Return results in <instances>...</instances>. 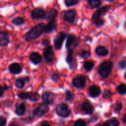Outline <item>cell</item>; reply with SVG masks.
<instances>
[{"label":"cell","instance_id":"obj_1","mask_svg":"<svg viewBox=\"0 0 126 126\" xmlns=\"http://www.w3.org/2000/svg\"><path fill=\"white\" fill-rule=\"evenodd\" d=\"M45 24L40 23L28 31L25 35V40L27 41H31L38 38L44 32Z\"/></svg>","mask_w":126,"mask_h":126},{"label":"cell","instance_id":"obj_2","mask_svg":"<svg viewBox=\"0 0 126 126\" xmlns=\"http://www.w3.org/2000/svg\"><path fill=\"white\" fill-rule=\"evenodd\" d=\"M113 67V63L110 61H104L100 65L98 69V72L102 78L107 79L111 72Z\"/></svg>","mask_w":126,"mask_h":126},{"label":"cell","instance_id":"obj_3","mask_svg":"<svg viewBox=\"0 0 126 126\" xmlns=\"http://www.w3.org/2000/svg\"><path fill=\"white\" fill-rule=\"evenodd\" d=\"M57 113L59 116H61L62 117H67L70 115L71 111L69 109L68 106L66 104L60 103L57 107Z\"/></svg>","mask_w":126,"mask_h":126},{"label":"cell","instance_id":"obj_4","mask_svg":"<svg viewBox=\"0 0 126 126\" xmlns=\"http://www.w3.org/2000/svg\"><path fill=\"white\" fill-rule=\"evenodd\" d=\"M86 83V78L84 75H79L73 80L72 84L74 86L78 88H82L85 86Z\"/></svg>","mask_w":126,"mask_h":126},{"label":"cell","instance_id":"obj_5","mask_svg":"<svg viewBox=\"0 0 126 126\" xmlns=\"http://www.w3.org/2000/svg\"><path fill=\"white\" fill-rule=\"evenodd\" d=\"M66 37V35L64 32H60L59 33H58V35L56 36L55 40H54V46H55V49H61L63 42Z\"/></svg>","mask_w":126,"mask_h":126},{"label":"cell","instance_id":"obj_6","mask_svg":"<svg viewBox=\"0 0 126 126\" xmlns=\"http://www.w3.org/2000/svg\"><path fill=\"white\" fill-rule=\"evenodd\" d=\"M110 6H105L101 7V8L98 9L97 10L94 14L93 16H92V21H95V20L97 19L102 18L101 17L104 16V15L108 12V10L110 9Z\"/></svg>","mask_w":126,"mask_h":126},{"label":"cell","instance_id":"obj_7","mask_svg":"<svg viewBox=\"0 0 126 126\" xmlns=\"http://www.w3.org/2000/svg\"><path fill=\"white\" fill-rule=\"evenodd\" d=\"M44 57L46 61L47 62H52L54 59V54L53 51L52 47L51 46H47L44 49Z\"/></svg>","mask_w":126,"mask_h":126},{"label":"cell","instance_id":"obj_8","mask_svg":"<svg viewBox=\"0 0 126 126\" xmlns=\"http://www.w3.org/2000/svg\"><path fill=\"white\" fill-rule=\"evenodd\" d=\"M48 111H49V107H48L47 105L43 104V105H41L40 106H38L34 110L33 114H34V116H37V117H41V116H44L46 113H47Z\"/></svg>","mask_w":126,"mask_h":126},{"label":"cell","instance_id":"obj_9","mask_svg":"<svg viewBox=\"0 0 126 126\" xmlns=\"http://www.w3.org/2000/svg\"><path fill=\"white\" fill-rule=\"evenodd\" d=\"M63 20L70 23H73L75 20V12L73 10L66 11L63 13Z\"/></svg>","mask_w":126,"mask_h":126},{"label":"cell","instance_id":"obj_10","mask_svg":"<svg viewBox=\"0 0 126 126\" xmlns=\"http://www.w3.org/2000/svg\"><path fill=\"white\" fill-rule=\"evenodd\" d=\"M43 104L46 105H52L54 101V95L51 92H45L42 96Z\"/></svg>","mask_w":126,"mask_h":126},{"label":"cell","instance_id":"obj_11","mask_svg":"<svg viewBox=\"0 0 126 126\" xmlns=\"http://www.w3.org/2000/svg\"><path fill=\"white\" fill-rule=\"evenodd\" d=\"M79 43V38H76L75 36L73 35H69L68 36L67 40H66V48L67 49H69V48H70V46L73 44H75V46H78Z\"/></svg>","mask_w":126,"mask_h":126},{"label":"cell","instance_id":"obj_12","mask_svg":"<svg viewBox=\"0 0 126 126\" xmlns=\"http://www.w3.org/2000/svg\"><path fill=\"white\" fill-rule=\"evenodd\" d=\"M46 12L43 9L41 8H35L32 11L31 16L33 19H39L43 18Z\"/></svg>","mask_w":126,"mask_h":126},{"label":"cell","instance_id":"obj_13","mask_svg":"<svg viewBox=\"0 0 126 126\" xmlns=\"http://www.w3.org/2000/svg\"><path fill=\"white\" fill-rule=\"evenodd\" d=\"M82 111L86 114H91L94 111V106L89 101H85L81 106Z\"/></svg>","mask_w":126,"mask_h":126},{"label":"cell","instance_id":"obj_14","mask_svg":"<svg viewBox=\"0 0 126 126\" xmlns=\"http://www.w3.org/2000/svg\"><path fill=\"white\" fill-rule=\"evenodd\" d=\"M9 43V38L7 32L0 31V46H7Z\"/></svg>","mask_w":126,"mask_h":126},{"label":"cell","instance_id":"obj_15","mask_svg":"<svg viewBox=\"0 0 126 126\" xmlns=\"http://www.w3.org/2000/svg\"><path fill=\"white\" fill-rule=\"evenodd\" d=\"M58 15V11L55 9H51L49 10L45 14L44 17L43 18L45 20H47V21H52V20L55 19V17L57 16Z\"/></svg>","mask_w":126,"mask_h":126},{"label":"cell","instance_id":"obj_16","mask_svg":"<svg viewBox=\"0 0 126 126\" xmlns=\"http://www.w3.org/2000/svg\"><path fill=\"white\" fill-rule=\"evenodd\" d=\"M89 93L91 97L96 98L100 95L101 90L98 86L93 85V86H90L89 88Z\"/></svg>","mask_w":126,"mask_h":126},{"label":"cell","instance_id":"obj_17","mask_svg":"<svg viewBox=\"0 0 126 126\" xmlns=\"http://www.w3.org/2000/svg\"><path fill=\"white\" fill-rule=\"evenodd\" d=\"M56 21L55 19L50 21L47 25H46L44 29V33H50L56 28Z\"/></svg>","mask_w":126,"mask_h":126},{"label":"cell","instance_id":"obj_18","mask_svg":"<svg viewBox=\"0 0 126 126\" xmlns=\"http://www.w3.org/2000/svg\"><path fill=\"white\" fill-rule=\"evenodd\" d=\"M9 70L10 72L14 74H18L22 72V69L20 65L18 63H12L9 67Z\"/></svg>","mask_w":126,"mask_h":126},{"label":"cell","instance_id":"obj_19","mask_svg":"<svg viewBox=\"0 0 126 126\" xmlns=\"http://www.w3.org/2000/svg\"><path fill=\"white\" fill-rule=\"evenodd\" d=\"M30 59L31 61L34 64H38L41 63L42 61V57L40 54L38 53L34 52L31 54L30 56Z\"/></svg>","mask_w":126,"mask_h":126},{"label":"cell","instance_id":"obj_20","mask_svg":"<svg viewBox=\"0 0 126 126\" xmlns=\"http://www.w3.org/2000/svg\"><path fill=\"white\" fill-rule=\"evenodd\" d=\"M95 53L99 56H105L108 55V50L103 46H98L95 49Z\"/></svg>","mask_w":126,"mask_h":126},{"label":"cell","instance_id":"obj_21","mask_svg":"<svg viewBox=\"0 0 126 126\" xmlns=\"http://www.w3.org/2000/svg\"><path fill=\"white\" fill-rule=\"evenodd\" d=\"M26 111V106L24 103H21L17 106L16 109V113L18 116H22L25 114Z\"/></svg>","mask_w":126,"mask_h":126},{"label":"cell","instance_id":"obj_22","mask_svg":"<svg viewBox=\"0 0 126 126\" xmlns=\"http://www.w3.org/2000/svg\"><path fill=\"white\" fill-rule=\"evenodd\" d=\"M87 1L90 7L94 9L98 8L102 4L101 0H87Z\"/></svg>","mask_w":126,"mask_h":126},{"label":"cell","instance_id":"obj_23","mask_svg":"<svg viewBox=\"0 0 126 126\" xmlns=\"http://www.w3.org/2000/svg\"><path fill=\"white\" fill-rule=\"evenodd\" d=\"M119 124L118 120L116 119L115 118H113L108 120L103 125H101L100 126H119Z\"/></svg>","mask_w":126,"mask_h":126},{"label":"cell","instance_id":"obj_24","mask_svg":"<svg viewBox=\"0 0 126 126\" xmlns=\"http://www.w3.org/2000/svg\"><path fill=\"white\" fill-rule=\"evenodd\" d=\"M68 49V54L67 56H66V62L69 64L70 67H71L73 64V51L70 48Z\"/></svg>","mask_w":126,"mask_h":126},{"label":"cell","instance_id":"obj_25","mask_svg":"<svg viewBox=\"0 0 126 126\" xmlns=\"http://www.w3.org/2000/svg\"><path fill=\"white\" fill-rule=\"evenodd\" d=\"M25 84V81L24 79L20 78V79H18L17 80H16V86L18 88H22L24 87Z\"/></svg>","mask_w":126,"mask_h":126},{"label":"cell","instance_id":"obj_26","mask_svg":"<svg viewBox=\"0 0 126 126\" xmlns=\"http://www.w3.org/2000/svg\"><path fill=\"white\" fill-rule=\"evenodd\" d=\"M94 66V63L91 61H87L84 64V67L87 71H91Z\"/></svg>","mask_w":126,"mask_h":126},{"label":"cell","instance_id":"obj_27","mask_svg":"<svg viewBox=\"0 0 126 126\" xmlns=\"http://www.w3.org/2000/svg\"><path fill=\"white\" fill-rule=\"evenodd\" d=\"M39 95L38 93H36L30 92L28 100L32 101H36L39 100Z\"/></svg>","mask_w":126,"mask_h":126},{"label":"cell","instance_id":"obj_28","mask_svg":"<svg viewBox=\"0 0 126 126\" xmlns=\"http://www.w3.org/2000/svg\"><path fill=\"white\" fill-rule=\"evenodd\" d=\"M117 90L120 95H124L126 93V85L121 84V85H119L117 88Z\"/></svg>","mask_w":126,"mask_h":126},{"label":"cell","instance_id":"obj_29","mask_svg":"<svg viewBox=\"0 0 126 126\" xmlns=\"http://www.w3.org/2000/svg\"><path fill=\"white\" fill-rule=\"evenodd\" d=\"M12 22L13 24L16 25H20L24 23V19L22 17H16L12 20Z\"/></svg>","mask_w":126,"mask_h":126},{"label":"cell","instance_id":"obj_30","mask_svg":"<svg viewBox=\"0 0 126 126\" xmlns=\"http://www.w3.org/2000/svg\"><path fill=\"white\" fill-rule=\"evenodd\" d=\"M79 0H65V4L67 7H71L78 4Z\"/></svg>","mask_w":126,"mask_h":126},{"label":"cell","instance_id":"obj_31","mask_svg":"<svg viewBox=\"0 0 126 126\" xmlns=\"http://www.w3.org/2000/svg\"><path fill=\"white\" fill-rule=\"evenodd\" d=\"M93 22L97 27H100L104 24V20L102 18H99L94 21Z\"/></svg>","mask_w":126,"mask_h":126},{"label":"cell","instance_id":"obj_32","mask_svg":"<svg viewBox=\"0 0 126 126\" xmlns=\"http://www.w3.org/2000/svg\"><path fill=\"white\" fill-rule=\"evenodd\" d=\"M65 96H66V100L67 101H71L73 99V94L70 90L66 91V92H65Z\"/></svg>","mask_w":126,"mask_h":126},{"label":"cell","instance_id":"obj_33","mask_svg":"<svg viewBox=\"0 0 126 126\" xmlns=\"http://www.w3.org/2000/svg\"><path fill=\"white\" fill-rule=\"evenodd\" d=\"M30 92H21L18 94V97L22 100H26L29 98Z\"/></svg>","mask_w":126,"mask_h":126},{"label":"cell","instance_id":"obj_34","mask_svg":"<svg viewBox=\"0 0 126 126\" xmlns=\"http://www.w3.org/2000/svg\"><path fill=\"white\" fill-rule=\"evenodd\" d=\"M112 95L113 94H112L111 91L108 90H105L104 91V92H103V96L105 98H110L112 96Z\"/></svg>","mask_w":126,"mask_h":126},{"label":"cell","instance_id":"obj_35","mask_svg":"<svg viewBox=\"0 0 126 126\" xmlns=\"http://www.w3.org/2000/svg\"><path fill=\"white\" fill-rule=\"evenodd\" d=\"M81 56L84 58V59H87L91 56V54L87 51H82L81 53Z\"/></svg>","mask_w":126,"mask_h":126},{"label":"cell","instance_id":"obj_36","mask_svg":"<svg viewBox=\"0 0 126 126\" xmlns=\"http://www.w3.org/2000/svg\"><path fill=\"white\" fill-rule=\"evenodd\" d=\"M75 126H86V124L84 121L79 119L75 122Z\"/></svg>","mask_w":126,"mask_h":126},{"label":"cell","instance_id":"obj_37","mask_svg":"<svg viewBox=\"0 0 126 126\" xmlns=\"http://www.w3.org/2000/svg\"><path fill=\"white\" fill-rule=\"evenodd\" d=\"M6 119L3 116H0V126H6Z\"/></svg>","mask_w":126,"mask_h":126},{"label":"cell","instance_id":"obj_38","mask_svg":"<svg viewBox=\"0 0 126 126\" xmlns=\"http://www.w3.org/2000/svg\"><path fill=\"white\" fill-rule=\"evenodd\" d=\"M122 107H123V105L121 103H117L116 106L114 107V111L116 112H119L122 109Z\"/></svg>","mask_w":126,"mask_h":126},{"label":"cell","instance_id":"obj_39","mask_svg":"<svg viewBox=\"0 0 126 126\" xmlns=\"http://www.w3.org/2000/svg\"><path fill=\"white\" fill-rule=\"evenodd\" d=\"M119 67L122 69L126 68V61L123 60V61H121L120 63H119Z\"/></svg>","mask_w":126,"mask_h":126},{"label":"cell","instance_id":"obj_40","mask_svg":"<svg viewBox=\"0 0 126 126\" xmlns=\"http://www.w3.org/2000/svg\"><path fill=\"white\" fill-rule=\"evenodd\" d=\"M59 75H58L57 74H55V73L53 74L52 75V80H54V81H57V80L59 79Z\"/></svg>","mask_w":126,"mask_h":126},{"label":"cell","instance_id":"obj_41","mask_svg":"<svg viewBox=\"0 0 126 126\" xmlns=\"http://www.w3.org/2000/svg\"><path fill=\"white\" fill-rule=\"evenodd\" d=\"M4 91H5V89L4 88V86L0 85V97H2V96H3V94H4Z\"/></svg>","mask_w":126,"mask_h":126},{"label":"cell","instance_id":"obj_42","mask_svg":"<svg viewBox=\"0 0 126 126\" xmlns=\"http://www.w3.org/2000/svg\"><path fill=\"white\" fill-rule=\"evenodd\" d=\"M41 126H50V125L47 122H43L41 125Z\"/></svg>","mask_w":126,"mask_h":126},{"label":"cell","instance_id":"obj_43","mask_svg":"<svg viewBox=\"0 0 126 126\" xmlns=\"http://www.w3.org/2000/svg\"><path fill=\"white\" fill-rule=\"evenodd\" d=\"M43 43L44 44V45L48 46V44H49V41L48 40H44L43 42Z\"/></svg>","mask_w":126,"mask_h":126},{"label":"cell","instance_id":"obj_44","mask_svg":"<svg viewBox=\"0 0 126 126\" xmlns=\"http://www.w3.org/2000/svg\"><path fill=\"white\" fill-rule=\"evenodd\" d=\"M122 121H123V122L126 124V114H125L123 116V118H122Z\"/></svg>","mask_w":126,"mask_h":126},{"label":"cell","instance_id":"obj_45","mask_svg":"<svg viewBox=\"0 0 126 126\" xmlns=\"http://www.w3.org/2000/svg\"><path fill=\"white\" fill-rule=\"evenodd\" d=\"M9 126H17V125H16L15 123H11Z\"/></svg>","mask_w":126,"mask_h":126},{"label":"cell","instance_id":"obj_46","mask_svg":"<svg viewBox=\"0 0 126 126\" xmlns=\"http://www.w3.org/2000/svg\"><path fill=\"white\" fill-rule=\"evenodd\" d=\"M107 1H108V2H113V1H114V0H106Z\"/></svg>","mask_w":126,"mask_h":126},{"label":"cell","instance_id":"obj_47","mask_svg":"<svg viewBox=\"0 0 126 126\" xmlns=\"http://www.w3.org/2000/svg\"><path fill=\"white\" fill-rule=\"evenodd\" d=\"M125 78H126V74H125Z\"/></svg>","mask_w":126,"mask_h":126},{"label":"cell","instance_id":"obj_48","mask_svg":"<svg viewBox=\"0 0 126 126\" xmlns=\"http://www.w3.org/2000/svg\"><path fill=\"white\" fill-rule=\"evenodd\" d=\"M0 107H1V104H0Z\"/></svg>","mask_w":126,"mask_h":126}]
</instances>
